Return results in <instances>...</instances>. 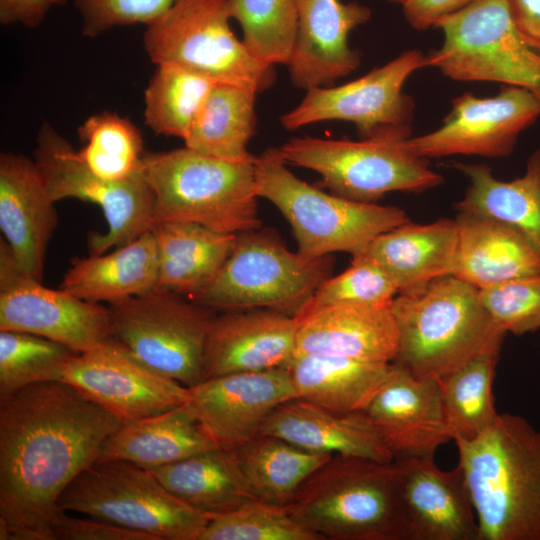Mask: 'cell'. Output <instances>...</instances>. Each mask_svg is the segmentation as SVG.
<instances>
[{
    "label": "cell",
    "mask_w": 540,
    "mask_h": 540,
    "mask_svg": "<svg viewBox=\"0 0 540 540\" xmlns=\"http://www.w3.org/2000/svg\"><path fill=\"white\" fill-rule=\"evenodd\" d=\"M286 507L321 540H409L394 461L332 455Z\"/></svg>",
    "instance_id": "4"
},
{
    "label": "cell",
    "mask_w": 540,
    "mask_h": 540,
    "mask_svg": "<svg viewBox=\"0 0 540 540\" xmlns=\"http://www.w3.org/2000/svg\"><path fill=\"white\" fill-rule=\"evenodd\" d=\"M176 0H74L82 17V35L94 38L114 27L149 25L164 15Z\"/></svg>",
    "instance_id": "44"
},
{
    "label": "cell",
    "mask_w": 540,
    "mask_h": 540,
    "mask_svg": "<svg viewBox=\"0 0 540 540\" xmlns=\"http://www.w3.org/2000/svg\"><path fill=\"white\" fill-rule=\"evenodd\" d=\"M443 43L426 67L456 81H489L530 91L540 103V40L514 21L507 0H478L439 20Z\"/></svg>",
    "instance_id": "8"
},
{
    "label": "cell",
    "mask_w": 540,
    "mask_h": 540,
    "mask_svg": "<svg viewBox=\"0 0 540 540\" xmlns=\"http://www.w3.org/2000/svg\"><path fill=\"white\" fill-rule=\"evenodd\" d=\"M452 274L482 289L539 275L540 250L523 233L501 221L460 212Z\"/></svg>",
    "instance_id": "26"
},
{
    "label": "cell",
    "mask_w": 540,
    "mask_h": 540,
    "mask_svg": "<svg viewBox=\"0 0 540 540\" xmlns=\"http://www.w3.org/2000/svg\"><path fill=\"white\" fill-rule=\"evenodd\" d=\"M108 309L113 343L188 388L204 380L205 344L216 311L158 289L109 304Z\"/></svg>",
    "instance_id": "11"
},
{
    "label": "cell",
    "mask_w": 540,
    "mask_h": 540,
    "mask_svg": "<svg viewBox=\"0 0 540 540\" xmlns=\"http://www.w3.org/2000/svg\"><path fill=\"white\" fill-rule=\"evenodd\" d=\"M478 0H405L402 10L406 21L416 30L435 27L442 18L456 13Z\"/></svg>",
    "instance_id": "46"
},
{
    "label": "cell",
    "mask_w": 540,
    "mask_h": 540,
    "mask_svg": "<svg viewBox=\"0 0 540 540\" xmlns=\"http://www.w3.org/2000/svg\"><path fill=\"white\" fill-rule=\"evenodd\" d=\"M216 447L219 446L185 403L122 424L104 441L97 461H125L152 469Z\"/></svg>",
    "instance_id": "28"
},
{
    "label": "cell",
    "mask_w": 540,
    "mask_h": 540,
    "mask_svg": "<svg viewBox=\"0 0 540 540\" xmlns=\"http://www.w3.org/2000/svg\"><path fill=\"white\" fill-rule=\"evenodd\" d=\"M147 470L170 493L209 518L255 498L233 450L216 447Z\"/></svg>",
    "instance_id": "32"
},
{
    "label": "cell",
    "mask_w": 540,
    "mask_h": 540,
    "mask_svg": "<svg viewBox=\"0 0 540 540\" xmlns=\"http://www.w3.org/2000/svg\"><path fill=\"white\" fill-rule=\"evenodd\" d=\"M422 68H426L425 54L417 49L404 51L356 80L307 90L301 102L280 117V123L293 131L341 120L354 124L361 139L410 137L415 104L403 87Z\"/></svg>",
    "instance_id": "14"
},
{
    "label": "cell",
    "mask_w": 540,
    "mask_h": 540,
    "mask_svg": "<svg viewBox=\"0 0 540 540\" xmlns=\"http://www.w3.org/2000/svg\"><path fill=\"white\" fill-rule=\"evenodd\" d=\"M390 306L331 305L296 316L295 354L392 363L399 333Z\"/></svg>",
    "instance_id": "24"
},
{
    "label": "cell",
    "mask_w": 540,
    "mask_h": 540,
    "mask_svg": "<svg viewBox=\"0 0 540 540\" xmlns=\"http://www.w3.org/2000/svg\"><path fill=\"white\" fill-rule=\"evenodd\" d=\"M259 434L280 437L312 452L381 462L395 459L365 412H336L301 398L277 406Z\"/></svg>",
    "instance_id": "25"
},
{
    "label": "cell",
    "mask_w": 540,
    "mask_h": 540,
    "mask_svg": "<svg viewBox=\"0 0 540 540\" xmlns=\"http://www.w3.org/2000/svg\"><path fill=\"white\" fill-rule=\"evenodd\" d=\"M0 330L35 334L83 353L110 340V315L100 303L47 288L26 275L1 238Z\"/></svg>",
    "instance_id": "15"
},
{
    "label": "cell",
    "mask_w": 540,
    "mask_h": 540,
    "mask_svg": "<svg viewBox=\"0 0 540 540\" xmlns=\"http://www.w3.org/2000/svg\"><path fill=\"white\" fill-rule=\"evenodd\" d=\"M256 96L252 89L217 83L184 139L185 146L222 160H253L248 143L257 125Z\"/></svg>",
    "instance_id": "35"
},
{
    "label": "cell",
    "mask_w": 540,
    "mask_h": 540,
    "mask_svg": "<svg viewBox=\"0 0 540 540\" xmlns=\"http://www.w3.org/2000/svg\"><path fill=\"white\" fill-rule=\"evenodd\" d=\"M58 508L156 540H199L210 521L170 493L149 470L125 461H97L83 470L61 494Z\"/></svg>",
    "instance_id": "10"
},
{
    "label": "cell",
    "mask_w": 540,
    "mask_h": 540,
    "mask_svg": "<svg viewBox=\"0 0 540 540\" xmlns=\"http://www.w3.org/2000/svg\"><path fill=\"white\" fill-rule=\"evenodd\" d=\"M67 0H0V22L3 25L21 23L37 28L53 6L64 5Z\"/></svg>",
    "instance_id": "47"
},
{
    "label": "cell",
    "mask_w": 540,
    "mask_h": 540,
    "mask_svg": "<svg viewBox=\"0 0 540 540\" xmlns=\"http://www.w3.org/2000/svg\"><path fill=\"white\" fill-rule=\"evenodd\" d=\"M394 458H433L452 440L440 381L416 378L392 363L390 374L364 411Z\"/></svg>",
    "instance_id": "19"
},
{
    "label": "cell",
    "mask_w": 540,
    "mask_h": 540,
    "mask_svg": "<svg viewBox=\"0 0 540 540\" xmlns=\"http://www.w3.org/2000/svg\"><path fill=\"white\" fill-rule=\"evenodd\" d=\"M333 265L332 255L293 252L275 231L260 227L237 234L216 278L190 300L216 312L264 308L296 317Z\"/></svg>",
    "instance_id": "7"
},
{
    "label": "cell",
    "mask_w": 540,
    "mask_h": 540,
    "mask_svg": "<svg viewBox=\"0 0 540 540\" xmlns=\"http://www.w3.org/2000/svg\"><path fill=\"white\" fill-rule=\"evenodd\" d=\"M67 346L31 333L0 330V398L34 383L62 381Z\"/></svg>",
    "instance_id": "40"
},
{
    "label": "cell",
    "mask_w": 540,
    "mask_h": 540,
    "mask_svg": "<svg viewBox=\"0 0 540 540\" xmlns=\"http://www.w3.org/2000/svg\"><path fill=\"white\" fill-rule=\"evenodd\" d=\"M457 237L456 219L408 221L377 236L362 253L377 262L401 292L451 275Z\"/></svg>",
    "instance_id": "29"
},
{
    "label": "cell",
    "mask_w": 540,
    "mask_h": 540,
    "mask_svg": "<svg viewBox=\"0 0 540 540\" xmlns=\"http://www.w3.org/2000/svg\"><path fill=\"white\" fill-rule=\"evenodd\" d=\"M409 540H480L471 495L459 465L438 468L433 458H396Z\"/></svg>",
    "instance_id": "21"
},
{
    "label": "cell",
    "mask_w": 540,
    "mask_h": 540,
    "mask_svg": "<svg viewBox=\"0 0 540 540\" xmlns=\"http://www.w3.org/2000/svg\"><path fill=\"white\" fill-rule=\"evenodd\" d=\"M229 13L257 61L272 67L288 65L297 35L295 0H229Z\"/></svg>",
    "instance_id": "39"
},
{
    "label": "cell",
    "mask_w": 540,
    "mask_h": 540,
    "mask_svg": "<svg viewBox=\"0 0 540 540\" xmlns=\"http://www.w3.org/2000/svg\"><path fill=\"white\" fill-rule=\"evenodd\" d=\"M294 398L290 372L280 367L205 379L189 387L186 405L220 448L234 450L259 435L277 406Z\"/></svg>",
    "instance_id": "18"
},
{
    "label": "cell",
    "mask_w": 540,
    "mask_h": 540,
    "mask_svg": "<svg viewBox=\"0 0 540 540\" xmlns=\"http://www.w3.org/2000/svg\"><path fill=\"white\" fill-rule=\"evenodd\" d=\"M233 452L253 496L280 506H287L304 481L332 456L265 434L251 438Z\"/></svg>",
    "instance_id": "34"
},
{
    "label": "cell",
    "mask_w": 540,
    "mask_h": 540,
    "mask_svg": "<svg viewBox=\"0 0 540 540\" xmlns=\"http://www.w3.org/2000/svg\"><path fill=\"white\" fill-rule=\"evenodd\" d=\"M539 116V101L524 88L503 85L497 95L484 98L467 92L452 100L451 110L438 129L409 137L407 145L424 159L452 155L506 157L520 133Z\"/></svg>",
    "instance_id": "16"
},
{
    "label": "cell",
    "mask_w": 540,
    "mask_h": 540,
    "mask_svg": "<svg viewBox=\"0 0 540 540\" xmlns=\"http://www.w3.org/2000/svg\"><path fill=\"white\" fill-rule=\"evenodd\" d=\"M298 398L336 412H364L392 363L320 354H295L287 366Z\"/></svg>",
    "instance_id": "31"
},
{
    "label": "cell",
    "mask_w": 540,
    "mask_h": 540,
    "mask_svg": "<svg viewBox=\"0 0 540 540\" xmlns=\"http://www.w3.org/2000/svg\"><path fill=\"white\" fill-rule=\"evenodd\" d=\"M255 159L227 161L188 147L145 153L143 173L154 196V223L192 222L239 234L261 227Z\"/></svg>",
    "instance_id": "5"
},
{
    "label": "cell",
    "mask_w": 540,
    "mask_h": 540,
    "mask_svg": "<svg viewBox=\"0 0 540 540\" xmlns=\"http://www.w3.org/2000/svg\"><path fill=\"white\" fill-rule=\"evenodd\" d=\"M398 293L389 274L360 253L345 271L323 281L298 315L331 305L390 306Z\"/></svg>",
    "instance_id": "42"
},
{
    "label": "cell",
    "mask_w": 540,
    "mask_h": 540,
    "mask_svg": "<svg viewBox=\"0 0 540 540\" xmlns=\"http://www.w3.org/2000/svg\"><path fill=\"white\" fill-rule=\"evenodd\" d=\"M51 532L54 540H156L143 532L89 516L78 518L63 510L54 515Z\"/></svg>",
    "instance_id": "45"
},
{
    "label": "cell",
    "mask_w": 540,
    "mask_h": 540,
    "mask_svg": "<svg viewBox=\"0 0 540 540\" xmlns=\"http://www.w3.org/2000/svg\"><path fill=\"white\" fill-rule=\"evenodd\" d=\"M298 320L271 309L216 314L205 344L204 380L287 367L296 352Z\"/></svg>",
    "instance_id": "22"
},
{
    "label": "cell",
    "mask_w": 540,
    "mask_h": 540,
    "mask_svg": "<svg viewBox=\"0 0 540 540\" xmlns=\"http://www.w3.org/2000/svg\"><path fill=\"white\" fill-rule=\"evenodd\" d=\"M469 180L459 212L480 215L506 223L523 233L540 250V149L528 158L521 177L497 179L483 164L455 162Z\"/></svg>",
    "instance_id": "33"
},
{
    "label": "cell",
    "mask_w": 540,
    "mask_h": 540,
    "mask_svg": "<svg viewBox=\"0 0 540 540\" xmlns=\"http://www.w3.org/2000/svg\"><path fill=\"white\" fill-rule=\"evenodd\" d=\"M411 137V136H410ZM404 136L360 139L291 137L279 151L288 165L320 175L319 185L337 196L375 203L394 191L422 192L443 182L415 155Z\"/></svg>",
    "instance_id": "9"
},
{
    "label": "cell",
    "mask_w": 540,
    "mask_h": 540,
    "mask_svg": "<svg viewBox=\"0 0 540 540\" xmlns=\"http://www.w3.org/2000/svg\"><path fill=\"white\" fill-rule=\"evenodd\" d=\"M62 381L123 424L184 405L189 388L135 359L111 340L66 363Z\"/></svg>",
    "instance_id": "17"
},
{
    "label": "cell",
    "mask_w": 540,
    "mask_h": 540,
    "mask_svg": "<svg viewBox=\"0 0 540 540\" xmlns=\"http://www.w3.org/2000/svg\"><path fill=\"white\" fill-rule=\"evenodd\" d=\"M390 308L399 333L392 363L416 378L440 380L506 335L479 290L453 275L399 292Z\"/></svg>",
    "instance_id": "3"
},
{
    "label": "cell",
    "mask_w": 540,
    "mask_h": 540,
    "mask_svg": "<svg viewBox=\"0 0 540 540\" xmlns=\"http://www.w3.org/2000/svg\"><path fill=\"white\" fill-rule=\"evenodd\" d=\"M229 0H176L147 25L143 43L156 65L179 64L217 83L243 86L257 94L276 81L275 67L257 61L230 27Z\"/></svg>",
    "instance_id": "12"
},
{
    "label": "cell",
    "mask_w": 540,
    "mask_h": 540,
    "mask_svg": "<svg viewBox=\"0 0 540 540\" xmlns=\"http://www.w3.org/2000/svg\"><path fill=\"white\" fill-rule=\"evenodd\" d=\"M479 299L506 334L522 336L540 329V274L479 289Z\"/></svg>",
    "instance_id": "43"
},
{
    "label": "cell",
    "mask_w": 540,
    "mask_h": 540,
    "mask_svg": "<svg viewBox=\"0 0 540 540\" xmlns=\"http://www.w3.org/2000/svg\"><path fill=\"white\" fill-rule=\"evenodd\" d=\"M78 135L85 143L80 158L101 178L121 181L142 170V135L128 118L110 112L92 115L79 126Z\"/></svg>",
    "instance_id": "38"
},
{
    "label": "cell",
    "mask_w": 540,
    "mask_h": 540,
    "mask_svg": "<svg viewBox=\"0 0 540 540\" xmlns=\"http://www.w3.org/2000/svg\"><path fill=\"white\" fill-rule=\"evenodd\" d=\"M158 275V251L152 231L108 254L76 258L60 288L80 299L113 304L153 290Z\"/></svg>",
    "instance_id": "30"
},
{
    "label": "cell",
    "mask_w": 540,
    "mask_h": 540,
    "mask_svg": "<svg viewBox=\"0 0 540 540\" xmlns=\"http://www.w3.org/2000/svg\"><path fill=\"white\" fill-rule=\"evenodd\" d=\"M54 204L33 159L1 153L0 229L19 268L40 282L58 224Z\"/></svg>",
    "instance_id": "23"
},
{
    "label": "cell",
    "mask_w": 540,
    "mask_h": 540,
    "mask_svg": "<svg viewBox=\"0 0 540 540\" xmlns=\"http://www.w3.org/2000/svg\"><path fill=\"white\" fill-rule=\"evenodd\" d=\"M122 424L64 381L0 398V540H54L61 494Z\"/></svg>",
    "instance_id": "1"
},
{
    "label": "cell",
    "mask_w": 540,
    "mask_h": 540,
    "mask_svg": "<svg viewBox=\"0 0 540 540\" xmlns=\"http://www.w3.org/2000/svg\"><path fill=\"white\" fill-rule=\"evenodd\" d=\"M158 251L154 289L192 299L216 278L231 254L237 234L192 222H157L151 228Z\"/></svg>",
    "instance_id": "27"
},
{
    "label": "cell",
    "mask_w": 540,
    "mask_h": 540,
    "mask_svg": "<svg viewBox=\"0 0 540 540\" xmlns=\"http://www.w3.org/2000/svg\"><path fill=\"white\" fill-rule=\"evenodd\" d=\"M507 4L519 28L540 40V0H507Z\"/></svg>",
    "instance_id": "48"
},
{
    "label": "cell",
    "mask_w": 540,
    "mask_h": 540,
    "mask_svg": "<svg viewBox=\"0 0 540 540\" xmlns=\"http://www.w3.org/2000/svg\"><path fill=\"white\" fill-rule=\"evenodd\" d=\"M502 344L490 346L440 379L451 438L471 440L497 419L493 382Z\"/></svg>",
    "instance_id": "36"
},
{
    "label": "cell",
    "mask_w": 540,
    "mask_h": 540,
    "mask_svg": "<svg viewBox=\"0 0 540 540\" xmlns=\"http://www.w3.org/2000/svg\"><path fill=\"white\" fill-rule=\"evenodd\" d=\"M216 84L191 68L158 64L144 94L145 124L157 134L184 140Z\"/></svg>",
    "instance_id": "37"
},
{
    "label": "cell",
    "mask_w": 540,
    "mask_h": 540,
    "mask_svg": "<svg viewBox=\"0 0 540 540\" xmlns=\"http://www.w3.org/2000/svg\"><path fill=\"white\" fill-rule=\"evenodd\" d=\"M199 540H321L296 521L286 506L251 499L210 518Z\"/></svg>",
    "instance_id": "41"
},
{
    "label": "cell",
    "mask_w": 540,
    "mask_h": 540,
    "mask_svg": "<svg viewBox=\"0 0 540 540\" xmlns=\"http://www.w3.org/2000/svg\"><path fill=\"white\" fill-rule=\"evenodd\" d=\"M297 35L287 65L292 84L305 91L332 86L353 73L360 53L349 45L352 30L371 18V10L341 0H295Z\"/></svg>",
    "instance_id": "20"
},
{
    "label": "cell",
    "mask_w": 540,
    "mask_h": 540,
    "mask_svg": "<svg viewBox=\"0 0 540 540\" xmlns=\"http://www.w3.org/2000/svg\"><path fill=\"white\" fill-rule=\"evenodd\" d=\"M33 154L54 202L75 198L102 209L108 229L106 233L90 236V254H103L151 230L155 196L143 168L121 181L103 179L87 167L78 151L46 121L38 131Z\"/></svg>",
    "instance_id": "13"
},
{
    "label": "cell",
    "mask_w": 540,
    "mask_h": 540,
    "mask_svg": "<svg viewBox=\"0 0 540 540\" xmlns=\"http://www.w3.org/2000/svg\"><path fill=\"white\" fill-rule=\"evenodd\" d=\"M480 540H540V431L503 413L471 440H455Z\"/></svg>",
    "instance_id": "2"
},
{
    "label": "cell",
    "mask_w": 540,
    "mask_h": 540,
    "mask_svg": "<svg viewBox=\"0 0 540 540\" xmlns=\"http://www.w3.org/2000/svg\"><path fill=\"white\" fill-rule=\"evenodd\" d=\"M287 165L279 148H268L256 156V192L288 221L297 251L305 256L335 252L355 256L380 234L410 221L399 207L326 193L296 177Z\"/></svg>",
    "instance_id": "6"
},
{
    "label": "cell",
    "mask_w": 540,
    "mask_h": 540,
    "mask_svg": "<svg viewBox=\"0 0 540 540\" xmlns=\"http://www.w3.org/2000/svg\"><path fill=\"white\" fill-rule=\"evenodd\" d=\"M387 1L399 3L400 5H402L405 0H387Z\"/></svg>",
    "instance_id": "49"
}]
</instances>
